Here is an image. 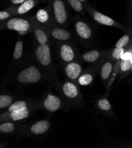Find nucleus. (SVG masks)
<instances>
[{
  "label": "nucleus",
  "instance_id": "nucleus-1",
  "mask_svg": "<svg viewBox=\"0 0 132 148\" xmlns=\"http://www.w3.org/2000/svg\"><path fill=\"white\" fill-rule=\"evenodd\" d=\"M8 112L11 119L14 121L23 120L29 115L26 103L24 101H18L11 105L8 108Z\"/></svg>",
  "mask_w": 132,
  "mask_h": 148
},
{
  "label": "nucleus",
  "instance_id": "nucleus-2",
  "mask_svg": "<svg viewBox=\"0 0 132 148\" xmlns=\"http://www.w3.org/2000/svg\"><path fill=\"white\" fill-rule=\"evenodd\" d=\"M41 79V74L35 66H30L22 70L17 77V81L21 83H34Z\"/></svg>",
  "mask_w": 132,
  "mask_h": 148
},
{
  "label": "nucleus",
  "instance_id": "nucleus-3",
  "mask_svg": "<svg viewBox=\"0 0 132 148\" xmlns=\"http://www.w3.org/2000/svg\"><path fill=\"white\" fill-rule=\"evenodd\" d=\"M7 27L10 30L17 32L20 34H25L30 28L28 22L23 18H14L8 20Z\"/></svg>",
  "mask_w": 132,
  "mask_h": 148
},
{
  "label": "nucleus",
  "instance_id": "nucleus-4",
  "mask_svg": "<svg viewBox=\"0 0 132 148\" xmlns=\"http://www.w3.org/2000/svg\"><path fill=\"white\" fill-rule=\"evenodd\" d=\"M35 56L40 64L48 66L51 62L50 51L47 44H40L35 51Z\"/></svg>",
  "mask_w": 132,
  "mask_h": 148
},
{
  "label": "nucleus",
  "instance_id": "nucleus-5",
  "mask_svg": "<svg viewBox=\"0 0 132 148\" xmlns=\"http://www.w3.org/2000/svg\"><path fill=\"white\" fill-rule=\"evenodd\" d=\"M53 8L56 21L61 24L65 23L67 19V14L64 3L61 0H55Z\"/></svg>",
  "mask_w": 132,
  "mask_h": 148
},
{
  "label": "nucleus",
  "instance_id": "nucleus-6",
  "mask_svg": "<svg viewBox=\"0 0 132 148\" xmlns=\"http://www.w3.org/2000/svg\"><path fill=\"white\" fill-rule=\"evenodd\" d=\"M43 105L47 110L54 112L60 108L61 103L58 97L52 95H49L44 101Z\"/></svg>",
  "mask_w": 132,
  "mask_h": 148
},
{
  "label": "nucleus",
  "instance_id": "nucleus-7",
  "mask_svg": "<svg viewBox=\"0 0 132 148\" xmlns=\"http://www.w3.org/2000/svg\"><path fill=\"white\" fill-rule=\"evenodd\" d=\"M81 67L77 63H70L65 67V73L67 76L72 79H77L81 73Z\"/></svg>",
  "mask_w": 132,
  "mask_h": 148
},
{
  "label": "nucleus",
  "instance_id": "nucleus-8",
  "mask_svg": "<svg viewBox=\"0 0 132 148\" xmlns=\"http://www.w3.org/2000/svg\"><path fill=\"white\" fill-rule=\"evenodd\" d=\"M76 31L78 34L82 38L88 39L92 35L91 29L86 23L82 21H78L75 25Z\"/></svg>",
  "mask_w": 132,
  "mask_h": 148
},
{
  "label": "nucleus",
  "instance_id": "nucleus-9",
  "mask_svg": "<svg viewBox=\"0 0 132 148\" xmlns=\"http://www.w3.org/2000/svg\"><path fill=\"white\" fill-rule=\"evenodd\" d=\"M93 17L97 22L102 25L107 26H115L116 25L113 18L98 11H93Z\"/></svg>",
  "mask_w": 132,
  "mask_h": 148
},
{
  "label": "nucleus",
  "instance_id": "nucleus-10",
  "mask_svg": "<svg viewBox=\"0 0 132 148\" xmlns=\"http://www.w3.org/2000/svg\"><path fill=\"white\" fill-rule=\"evenodd\" d=\"M49 128V123L46 121H40L33 124L30 131L33 134L41 135L45 133Z\"/></svg>",
  "mask_w": 132,
  "mask_h": 148
},
{
  "label": "nucleus",
  "instance_id": "nucleus-11",
  "mask_svg": "<svg viewBox=\"0 0 132 148\" xmlns=\"http://www.w3.org/2000/svg\"><path fill=\"white\" fill-rule=\"evenodd\" d=\"M62 90L64 95L70 99L76 97L78 94V90L76 86L70 82H67L64 84Z\"/></svg>",
  "mask_w": 132,
  "mask_h": 148
},
{
  "label": "nucleus",
  "instance_id": "nucleus-12",
  "mask_svg": "<svg viewBox=\"0 0 132 148\" xmlns=\"http://www.w3.org/2000/svg\"><path fill=\"white\" fill-rule=\"evenodd\" d=\"M61 56L66 62H70L74 58V53L72 47L68 44H64L60 49Z\"/></svg>",
  "mask_w": 132,
  "mask_h": 148
},
{
  "label": "nucleus",
  "instance_id": "nucleus-13",
  "mask_svg": "<svg viewBox=\"0 0 132 148\" xmlns=\"http://www.w3.org/2000/svg\"><path fill=\"white\" fill-rule=\"evenodd\" d=\"M53 37L59 40H66L70 37V34L66 30L61 28L54 29L52 32Z\"/></svg>",
  "mask_w": 132,
  "mask_h": 148
},
{
  "label": "nucleus",
  "instance_id": "nucleus-14",
  "mask_svg": "<svg viewBox=\"0 0 132 148\" xmlns=\"http://www.w3.org/2000/svg\"><path fill=\"white\" fill-rule=\"evenodd\" d=\"M113 70V64L110 62H107L102 65L101 70V77L102 79L104 80H107L110 76Z\"/></svg>",
  "mask_w": 132,
  "mask_h": 148
},
{
  "label": "nucleus",
  "instance_id": "nucleus-15",
  "mask_svg": "<svg viewBox=\"0 0 132 148\" xmlns=\"http://www.w3.org/2000/svg\"><path fill=\"white\" fill-rule=\"evenodd\" d=\"M100 56V53L97 50H91L86 52L82 56L83 60L88 62L93 63L97 61Z\"/></svg>",
  "mask_w": 132,
  "mask_h": 148
},
{
  "label": "nucleus",
  "instance_id": "nucleus-16",
  "mask_svg": "<svg viewBox=\"0 0 132 148\" xmlns=\"http://www.w3.org/2000/svg\"><path fill=\"white\" fill-rule=\"evenodd\" d=\"M35 5V1L33 0H27L21 4L19 6L17 12L20 14H23L32 10Z\"/></svg>",
  "mask_w": 132,
  "mask_h": 148
},
{
  "label": "nucleus",
  "instance_id": "nucleus-17",
  "mask_svg": "<svg viewBox=\"0 0 132 148\" xmlns=\"http://www.w3.org/2000/svg\"><path fill=\"white\" fill-rule=\"evenodd\" d=\"M35 35L37 38L38 42L40 44H46L48 41V37L46 34L44 33L41 29H37L35 31Z\"/></svg>",
  "mask_w": 132,
  "mask_h": 148
},
{
  "label": "nucleus",
  "instance_id": "nucleus-18",
  "mask_svg": "<svg viewBox=\"0 0 132 148\" xmlns=\"http://www.w3.org/2000/svg\"><path fill=\"white\" fill-rule=\"evenodd\" d=\"M23 44L21 41H18L16 44L15 49H14L13 57L15 59L20 58L23 55Z\"/></svg>",
  "mask_w": 132,
  "mask_h": 148
},
{
  "label": "nucleus",
  "instance_id": "nucleus-19",
  "mask_svg": "<svg viewBox=\"0 0 132 148\" xmlns=\"http://www.w3.org/2000/svg\"><path fill=\"white\" fill-rule=\"evenodd\" d=\"M93 80V77L90 74H84L79 77L78 82L81 86H87L91 83Z\"/></svg>",
  "mask_w": 132,
  "mask_h": 148
},
{
  "label": "nucleus",
  "instance_id": "nucleus-20",
  "mask_svg": "<svg viewBox=\"0 0 132 148\" xmlns=\"http://www.w3.org/2000/svg\"><path fill=\"white\" fill-rule=\"evenodd\" d=\"M14 129H15L14 125L10 122L3 123L0 125V132L3 134H10L12 132Z\"/></svg>",
  "mask_w": 132,
  "mask_h": 148
},
{
  "label": "nucleus",
  "instance_id": "nucleus-21",
  "mask_svg": "<svg viewBox=\"0 0 132 148\" xmlns=\"http://www.w3.org/2000/svg\"><path fill=\"white\" fill-rule=\"evenodd\" d=\"M36 18L37 20L40 23H46L49 19V14L46 10L40 9L37 12Z\"/></svg>",
  "mask_w": 132,
  "mask_h": 148
},
{
  "label": "nucleus",
  "instance_id": "nucleus-22",
  "mask_svg": "<svg viewBox=\"0 0 132 148\" xmlns=\"http://www.w3.org/2000/svg\"><path fill=\"white\" fill-rule=\"evenodd\" d=\"M12 103V98L8 95L0 96V108L3 109L10 106Z\"/></svg>",
  "mask_w": 132,
  "mask_h": 148
},
{
  "label": "nucleus",
  "instance_id": "nucleus-23",
  "mask_svg": "<svg viewBox=\"0 0 132 148\" xmlns=\"http://www.w3.org/2000/svg\"><path fill=\"white\" fill-rule=\"evenodd\" d=\"M120 63H121V59H120V60H117V62L115 63V64L114 67V69L113 70V75H112V77L110 80V82L109 83V87L108 88H110V87L111 86V85L112 84V83H113L114 79H115V77L117 76V75H118L119 71H120V70H121L120 69Z\"/></svg>",
  "mask_w": 132,
  "mask_h": 148
},
{
  "label": "nucleus",
  "instance_id": "nucleus-24",
  "mask_svg": "<svg viewBox=\"0 0 132 148\" xmlns=\"http://www.w3.org/2000/svg\"><path fill=\"white\" fill-rule=\"evenodd\" d=\"M98 108L104 111H108L111 109V105L106 99H101L98 102Z\"/></svg>",
  "mask_w": 132,
  "mask_h": 148
},
{
  "label": "nucleus",
  "instance_id": "nucleus-25",
  "mask_svg": "<svg viewBox=\"0 0 132 148\" xmlns=\"http://www.w3.org/2000/svg\"><path fill=\"white\" fill-rule=\"evenodd\" d=\"M130 41V37L129 35H124L115 44V47L124 48Z\"/></svg>",
  "mask_w": 132,
  "mask_h": 148
},
{
  "label": "nucleus",
  "instance_id": "nucleus-26",
  "mask_svg": "<svg viewBox=\"0 0 132 148\" xmlns=\"http://www.w3.org/2000/svg\"><path fill=\"white\" fill-rule=\"evenodd\" d=\"M132 63L130 60H122L120 63V69L122 71H127L131 69Z\"/></svg>",
  "mask_w": 132,
  "mask_h": 148
},
{
  "label": "nucleus",
  "instance_id": "nucleus-27",
  "mask_svg": "<svg viewBox=\"0 0 132 148\" xmlns=\"http://www.w3.org/2000/svg\"><path fill=\"white\" fill-rule=\"evenodd\" d=\"M70 5L77 11H80L82 10V5L78 0H68Z\"/></svg>",
  "mask_w": 132,
  "mask_h": 148
},
{
  "label": "nucleus",
  "instance_id": "nucleus-28",
  "mask_svg": "<svg viewBox=\"0 0 132 148\" xmlns=\"http://www.w3.org/2000/svg\"><path fill=\"white\" fill-rule=\"evenodd\" d=\"M124 53V50L123 48L115 47L113 50L112 57L113 58L115 59V60H120V59H121V57Z\"/></svg>",
  "mask_w": 132,
  "mask_h": 148
},
{
  "label": "nucleus",
  "instance_id": "nucleus-29",
  "mask_svg": "<svg viewBox=\"0 0 132 148\" xmlns=\"http://www.w3.org/2000/svg\"><path fill=\"white\" fill-rule=\"evenodd\" d=\"M132 57V52L127 51L124 53L121 57L122 60H131V58Z\"/></svg>",
  "mask_w": 132,
  "mask_h": 148
},
{
  "label": "nucleus",
  "instance_id": "nucleus-30",
  "mask_svg": "<svg viewBox=\"0 0 132 148\" xmlns=\"http://www.w3.org/2000/svg\"><path fill=\"white\" fill-rule=\"evenodd\" d=\"M10 17V14L6 11H1L0 12V20H3L8 18Z\"/></svg>",
  "mask_w": 132,
  "mask_h": 148
},
{
  "label": "nucleus",
  "instance_id": "nucleus-31",
  "mask_svg": "<svg viewBox=\"0 0 132 148\" xmlns=\"http://www.w3.org/2000/svg\"><path fill=\"white\" fill-rule=\"evenodd\" d=\"M26 0H11V1L14 4H19L24 3Z\"/></svg>",
  "mask_w": 132,
  "mask_h": 148
},
{
  "label": "nucleus",
  "instance_id": "nucleus-32",
  "mask_svg": "<svg viewBox=\"0 0 132 148\" xmlns=\"http://www.w3.org/2000/svg\"><path fill=\"white\" fill-rule=\"evenodd\" d=\"M78 1H84L85 0H78Z\"/></svg>",
  "mask_w": 132,
  "mask_h": 148
},
{
  "label": "nucleus",
  "instance_id": "nucleus-33",
  "mask_svg": "<svg viewBox=\"0 0 132 148\" xmlns=\"http://www.w3.org/2000/svg\"><path fill=\"white\" fill-rule=\"evenodd\" d=\"M131 60V63H132V57H131V60Z\"/></svg>",
  "mask_w": 132,
  "mask_h": 148
},
{
  "label": "nucleus",
  "instance_id": "nucleus-34",
  "mask_svg": "<svg viewBox=\"0 0 132 148\" xmlns=\"http://www.w3.org/2000/svg\"><path fill=\"white\" fill-rule=\"evenodd\" d=\"M130 70L132 71V66H131V69H130Z\"/></svg>",
  "mask_w": 132,
  "mask_h": 148
}]
</instances>
